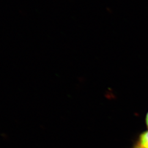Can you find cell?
<instances>
[{
	"label": "cell",
	"mask_w": 148,
	"mask_h": 148,
	"mask_svg": "<svg viewBox=\"0 0 148 148\" xmlns=\"http://www.w3.org/2000/svg\"><path fill=\"white\" fill-rule=\"evenodd\" d=\"M145 124H146L147 127L148 129V112L147 113L146 116H145Z\"/></svg>",
	"instance_id": "2"
},
{
	"label": "cell",
	"mask_w": 148,
	"mask_h": 148,
	"mask_svg": "<svg viewBox=\"0 0 148 148\" xmlns=\"http://www.w3.org/2000/svg\"><path fill=\"white\" fill-rule=\"evenodd\" d=\"M136 146L141 148H148V130L139 135Z\"/></svg>",
	"instance_id": "1"
},
{
	"label": "cell",
	"mask_w": 148,
	"mask_h": 148,
	"mask_svg": "<svg viewBox=\"0 0 148 148\" xmlns=\"http://www.w3.org/2000/svg\"><path fill=\"white\" fill-rule=\"evenodd\" d=\"M134 148H139V147H136V146H135V147H134Z\"/></svg>",
	"instance_id": "3"
}]
</instances>
